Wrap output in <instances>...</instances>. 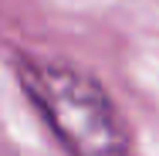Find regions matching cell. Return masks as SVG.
<instances>
[{
	"label": "cell",
	"instance_id": "cell-1",
	"mask_svg": "<svg viewBox=\"0 0 159 156\" xmlns=\"http://www.w3.org/2000/svg\"><path fill=\"white\" fill-rule=\"evenodd\" d=\"M17 82L71 156H129V132L95 78L44 58H17Z\"/></svg>",
	"mask_w": 159,
	"mask_h": 156
}]
</instances>
